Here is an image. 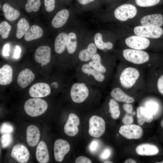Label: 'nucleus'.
I'll return each mask as SVG.
<instances>
[{
  "mask_svg": "<svg viewBox=\"0 0 163 163\" xmlns=\"http://www.w3.org/2000/svg\"><path fill=\"white\" fill-rule=\"evenodd\" d=\"M158 163H163V161H161V162H159Z\"/></svg>",
  "mask_w": 163,
  "mask_h": 163,
  "instance_id": "6e6d98bb",
  "label": "nucleus"
},
{
  "mask_svg": "<svg viewBox=\"0 0 163 163\" xmlns=\"http://www.w3.org/2000/svg\"><path fill=\"white\" fill-rule=\"evenodd\" d=\"M43 34V30L41 27L37 25H33L25 34L24 38L26 41H30L40 38Z\"/></svg>",
  "mask_w": 163,
  "mask_h": 163,
  "instance_id": "7c9ffc66",
  "label": "nucleus"
},
{
  "mask_svg": "<svg viewBox=\"0 0 163 163\" xmlns=\"http://www.w3.org/2000/svg\"><path fill=\"white\" fill-rule=\"evenodd\" d=\"M134 32L137 35L146 38L157 39L163 34V30L160 27L144 26H138L134 29Z\"/></svg>",
  "mask_w": 163,
  "mask_h": 163,
  "instance_id": "9d476101",
  "label": "nucleus"
},
{
  "mask_svg": "<svg viewBox=\"0 0 163 163\" xmlns=\"http://www.w3.org/2000/svg\"><path fill=\"white\" fill-rule=\"evenodd\" d=\"M136 112H135V111H133V115H135L136 114Z\"/></svg>",
  "mask_w": 163,
  "mask_h": 163,
  "instance_id": "5fc2aeb1",
  "label": "nucleus"
},
{
  "mask_svg": "<svg viewBox=\"0 0 163 163\" xmlns=\"http://www.w3.org/2000/svg\"><path fill=\"white\" fill-rule=\"evenodd\" d=\"M69 15V11L66 9L59 11L54 17L51 21L52 26L58 28L62 27L67 21Z\"/></svg>",
  "mask_w": 163,
  "mask_h": 163,
  "instance_id": "5701e85b",
  "label": "nucleus"
},
{
  "mask_svg": "<svg viewBox=\"0 0 163 163\" xmlns=\"http://www.w3.org/2000/svg\"><path fill=\"white\" fill-rule=\"evenodd\" d=\"M136 161L131 158L128 159L124 162L125 163H136Z\"/></svg>",
  "mask_w": 163,
  "mask_h": 163,
  "instance_id": "3c124183",
  "label": "nucleus"
},
{
  "mask_svg": "<svg viewBox=\"0 0 163 163\" xmlns=\"http://www.w3.org/2000/svg\"><path fill=\"white\" fill-rule=\"evenodd\" d=\"M89 124L88 133L91 136L98 138L104 133L105 123L102 118L97 116H93L90 118Z\"/></svg>",
  "mask_w": 163,
  "mask_h": 163,
  "instance_id": "6e6552de",
  "label": "nucleus"
},
{
  "mask_svg": "<svg viewBox=\"0 0 163 163\" xmlns=\"http://www.w3.org/2000/svg\"><path fill=\"white\" fill-rule=\"evenodd\" d=\"M126 45L130 48L137 50H145L150 46V41L147 38L138 35L129 37L125 40Z\"/></svg>",
  "mask_w": 163,
  "mask_h": 163,
  "instance_id": "9b49d317",
  "label": "nucleus"
},
{
  "mask_svg": "<svg viewBox=\"0 0 163 163\" xmlns=\"http://www.w3.org/2000/svg\"><path fill=\"white\" fill-rule=\"evenodd\" d=\"M36 156L37 161L40 163H47L49 160V155L46 143L41 141L37 148Z\"/></svg>",
  "mask_w": 163,
  "mask_h": 163,
  "instance_id": "b1692460",
  "label": "nucleus"
},
{
  "mask_svg": "<svg viewBox=\"0 0 163 163\" xmlns=\"http://www.w3.org/2000/svg\"><path fill=\"white\" fill-rule=\"evenodd\" d=\"M30 155V152L27 149L24 145L19 144L13 147L11 153V157L20 163L27 162Z\"/></svg>",
  "mask_w": 163,
  "mask_h": 163,
  "instance_id": "dca6fc26",
  "label": "nucleus"
},
{
  "mask_svg": "<svg viewBox=\"0 0 163 163\" xmlns=\"http://www.w3.org/2000/svg\"><path fill=\"white\" fill-rule=\"evenodd\" d=\"M94 40L95 44L99 50H110L113 48V43L110 41L104 42L102 35L99 32L95 34Z\"/></svg>",
  "mask_w": 163,
  "mask_h": 163,
  "instance_id": "2f4dec72",
  "label": "nucleus"
},
{
  "mask_svg": "<svg viewBox=\"0 0 163 163\" xmlns=\"http://www.w3.org/2000/svg\"><path fill=\"white\" fill-rule=\"evenodd\" d=\"M137 12V9L134 5L127 4L117 8L114 10V14L115 18L118 20L125 21L135 17Z\"/></svg>",
  "mask_w": 163,
  "mask_h": 163,
  "instance_id": "1a4fd4ad",
  "label": "nucleus"
},
{
  "mask_svg": "<svg viewBox=\"0 0 163 163\" xmlns=\"http://www.w3.org/2000/svg\"><path fill=\"white\" fill-rule=\"evenodd\" d=\"M35 75L30 69L26 68L22 70L19 73L17 82L21 88H24L30 84L34 80Z\"/></svg>",
  "mask_w": 163,
  "mask_h": 163,
  "instance_id": "412c9836",
  "label": "nucleus"
},
{
  "mask_svg": "<svg viewBox=\"0 0 163 163\" xmlns=\"http://www.w3.org/2000/svg\"><path fill=\"white\" fill-rule=\"evenodd\" d=\"M12 141L11 136L9 133L3 134L1 138L2 146L3 148H5L10 145Z\"/></svg>",
  "mask_w": 163,
  "mask_h": 163,
  "instance_id": "58836bf2",
  "label": "nucleus"
},
{
  "mask_svg": "<svg viewBox=\"0 0 163 163\" xmlns=\"http://www.w3.org/2000/svg\"><path fill=\"white\" fill-rule=\"evenodd\" d=\"M161 126L163 129V119L161 120L160 123Z\"/></svg>",
  "mask_w": 163,
  "mask_h": 163,
  "instance_id": "864d4df0",
  "label": "nucleus"
},
{
  "mask_svg": "<svg viewBox=\"0 0 163 163\" xmlns=\"http://www.w3.org/2000/svg\"><path fill=\"white\" fill-rule=\"evenodd\" d=\"M70 145L65 140L59 139L56 140L54 145V155L55 160L61 162L65 155L69 152Z\"/></svg>",
  "mask_w": 163,
  "mask_h": 163,
  "instance_id": "2eb2a0df",
  "label": "nucleus"
},
{
  "mask_svg": "<svg viewBox=\"0 0 163 163\" xmlns=\"http://www.w3.org/2000/svg\"><path fill=\"white\" fill-rule=\"evenodd\" d=\"M110 150L108 149H105L100 155L102 159H106L109 157L110 155Z\"/></svg>",
  "mask_w": 163,
  "mask_h": 163,
  "instance_id": "de8ad7c7",
  "label": "nucleus"
},
{
  "mask_svg": "<svg viewBox=\"0 0 163 163\" xmlns=\"http://www.w3.org/2000/svg\"><path fill=\"white\" fill-rule=\"evenodd\" d=\"M109 112L111 114L113 119L116 120L119 118L120 115V109L118 102L112 97L108 102Z\"/></svg>",
  "mask_w": 163,
  "mask_h": 163,
  "instance_id": "72a5a7b5",
  "label": "nucleus"
},
{
  "mask_svg": "<svg viewBox=\"0 0 163 163\" xmlns=\"http://www.w3.org/2000/svg\"><path fill=\"white\" fill-rule=\"evenodd\" d=\"M34 59L42 66L48 64L51 58V49L48 46H43L38 48L34 53Z\"/></svg>",
  "mask_w": 163,
  "mask_h": 163,
  "instance_id": "a211bd4d",
  "label": "nucleus"
},
{
  "mask_svg": "<svg viewBox=\"0 0 163 163\" xmlns=\"http://www.w3.org/2000/svg\"><path fill=\"white\" fill-rule=\"evenodd\" d=\"M30 28V25L28 21L24 18L20 19L17 25L16 36L17 38H21Z\"/></svg>",
  "mask_w": 163,
  "mask_h": 163,
  "instance_id": "473e14b6",
  "label": "nucleus"
},
{
  "mask_svg": "<svg viewBox=\"0 0 163 163\" xmlns=\"http://www.w3.org/2000/svg\"><path fill=\"white\" fill-rule=\"evenodd\" d=\"M119 132L122 136L128 139H139L142 137L143 133L140 126L132 124L122 126Z\"/></svg>",
  "mask_w": 163,
  "mask_h": 163,
  "instance_id": "ddd939ff",
  "label": "nucleus"
},
{
  "mask_svg": "<svg viewBox=\"0 0 163 163\" xmlns=\"http://www.w3.org/2000/svg\"><path fill=\"white\" fill-rule=\"evenodd\" d=\"M98 145V142L96 140H94L90 143L89 147V149L91 152H94L97 150Z\"/></svg>",
  "mask_w": 163,
  "mask_h": 163,
  "instance_id": "a18cd8bd",
  "label": "nucleus"
},
{
  "mask_svg": "<svg viewBox=\"0 0 163 163\" xmlns=\"http://www.w3.org/2000/svg\"><path fill=\"white\" fill-rule=\"evenodd\" d=\"M80 124V120L78 116L73 113H70L64 126V132L67 135L73 136L78 132V126Z\"/></svg>",
  "mask_w": 163,
  "mask_h": 163,
  "instance_id": "6ab92c4d",
  "label": "nucleus"
},
{
  "mask_svg": "<svg viewBox=\"0 0 163 163\" xmlns=\"http://www.w3.org/2000/svg\"><path fill=\"white\" fill-rule=\"evenodd\" d=\"M140 22L142 26L160 27L163 25V17L159 14L148 15L142 17Z\"/></svg>",
  "mask_w": 163,
  "mask_h": 163,
  "instance_id": "aec40b11",
  "label": "nucleus"
},
{
  "mask_svg": "<svg viewBox=\"0 0 163 163\" xmlns=\"http://www.w3.org/2000/svg\"><path fill=\"white\" fill-rule=\"evenodd\" d=\"M26 135L28 144L32 147L36 146L38 142L40 137V133L36 126L31 125L28 126L27 129Z\"/></svg>",
  "mask_w": 163,
  "mask_h": 163,
  "instance_id": "4be33fe9",
  "label": "nucleus"
},
{
  "mask_svg": "<svg viewBox=\"0 0 163 163\" xmlns=\"http://www.w3.org/2000/svg\"><path fill=\"white\" fill-rule=\"evenodd\" d=\"M56 0H44V7L46 11L51 12L55 9Z\"/></svg>",
  "mask_w": 163,
  "mask_h": 163,
  "instance_id": "ea45409f",
  "label": "nucleus"
},
{
  "mask_svg": "<svg viewBox=\"0 0 163 163\" xmlns=\"http://www.w3.org/2000/svg\"><path fill=\"white\" fill-rule=\"evenodd\" d=\"M41 5V0H26L24 8L28 12H36L39 10Z\"/></svg>",
  "mask_w": 163,
  "mask_h": 163,
  "instance_id": "f704fd0d",
  "label": "nucleus"
},
{
  "mask_svg": "<svg viewBox=\"0 0 163 163\" xmlns=\"http://www.w3.org/2000/svg\"><path fill=\"white\" fill-rule=\"evenodd\" d=\"M13 69L10 65L5 64L0 69V84L2 85H8L12 81Z\"/></svg>",
  "mask_w": 163,
  "mask_h": 163,
  "instance_id": "a878e982",
  "label": "nucleus"
},
{
  "mask_svg": "<svg viewBox=\"0 0 163 163\" xmlns=\"http://www.w3.org/2000/svg\"><path fill=\"white\" fill-rule=\"evenodd\" d=\"M78 48L77 35L75 33L71 32L68 34L66 42V49L70 55L76 53Z\"/></svg>",
  "mask_w": 163,
  "mask_h": 163,
  "instance_id": "bb28decb",
  "label": "nucleus"
},
{
  "mask_svg": "<svg viewBox=\"0 0 163 163\" xmlns=\"http://www.w3.org/2000/svg\"><path fill=\"white\" fill-rule=\"evenodd\" d=\"M152 99L150 98L146 101L143 106L153 115L158 111L159 105L157 101Z\"/></svg>",
  "mask_w": 163,
  "mask_h": 163,
  "instance_id": "c9c22d12",
  "label": "nucleus"
},
{
  "mask_svg": "<svg viewBox=\"0 0 163 163\" xmlns=\"http://www.w3.org/2000/svg\"><path fill=\"white\" fill-rule=\"evenodd\" d=\"M9 46L8 44L4 45L3 50V54L5 56H9Z\"/></svg>",
  "mask_w": 163,
  "mask_h": 163,
  "instance_id": "8fccbe9b",
  "label": "nucleus"
},
{
  "mask_svg": "<svg viewBox=\"0 0 163 163\" xmlns=\"http://www.w3.org/2000/svg\"><path fill=\"white\" fill-rule=\"evenodd\" d=\"M2 10L5 18L10 21L16 20L20 15L19 11L8 2L3 4L2 7Z\"/></svg>",
  "mask_w": 163,
  "mask_h": 163,
  "instance_id": "cd10ccee",
  "label": "nucleus"
},
{
  "mask_svg": "<svg viewBox=\"0 0 163 163\" xmlns=\"http://www.w3.org/2000/svg\"><path fill=\"white\" fill-rule=\"evenodd\" d=\"M97 49L94 42L89 43L86 47L81 49L77 55V66L79 63L90 61L93 56L97 53Z\"/></svg>",
  "mask_w": 163,
  "mask_h": 163,
  "instance_id": "4468645a",
  "label": "nucleus"
},
{
  "mask_svg": "<svg viewBox=\"0 0 163 163\" xmlns=\"http://www.w3.org/2000/svg\"><path fill=\"white\" fill-rule=\"evenodd\" d=\"M87 63L93 68L112 78L116 66L114 59L103 58L100 54L97 53Z\"/></svg>",
  "mask_w": 163,
  "mask_h": 163,
  "instance_id": "423d86ee",
  "label": "nucleus"
},
{
  "mask_svg": "<svg viewBox=\"0 0 163 163\" xmlns=\"http://www.w3.org/2000/svg\"><path fill=\"white\" fill-rule=\"evenodd\" d=\"M122 122L125 125H129L132 124L133 122V119L132 116H129V114L126 113L122 119Z\"/></svg>",
  "mask_w": 163,
  "mask_h": 163,
  "instance_id": "79ce46f5",
  "label": "nucleus"
},
{
  "mask_svg": "<svg viewBox=\"0 0 163 163\" xmlns=\"http://www.w3.org/2000/svg\"><path fill=\"white\" fill-rule=\"evenodd\" d=\"M51 92L49 85L46 83L39 82L33 85L29 89V93L33 98H40L48 95Z\"/></svg>",
  "mask_w": 163,
  "mask_h": 163,
  "instance_id": "f3484780",
  "label": "nucleus"
},
{
  "mask_svg": "<svg viewBox=\"0 0 163 163\" xmlns=\"http://www.w3.org/2000/svg\"><path fill=\"white\" fill-rule=\"evenodd\" d=\"M13 126L10 124L4 123L2 124L0 128V132L2 133H8L13 131Z\"/></svg>",
  "mask_w": 163,
  "mask_h": 163,
  "instance_id": "a19ab883",
  "label": "nucleus"
},
{
  "mask_svg": "<svg viewBox=\"0 0 163 163\" xmlns=\"http://www.w3.org/2000/svg\"><path fill=\"white\" fill-rule=\"evenodd\" d=\"M24 108L26 113L31 117H36L43 114L48 108V104L44 100L34 98L27 100Z\"/></svg>",
  "mask_w": 163,
  "mask_h": 163,
  "instance_id": "0eeeda50",
  "label": "nucleus"
},
{
  "mask_svg": "<svg viewBox=\"0 0 163 163\" xmlns=\"http://www.w3.org/2000/svg\"><path fill=\"white\" fill-rule=\"evenodd\" d=\"M137 154L141 155L153 156L157 155L159 149L156 145L149 143L140 144L136 149Z\"/></svg>",
  "mask_w": 163,
  "mask_h": 163,
  "instance_id": "393cba45",
  "label": "nucleus"
},
{
  "mask_svg": "<svg viewBox=\"0 0 163 163\" xmlns=\"http://www.w3.org/2000/svg\"><path fill=\"white\" fill-rule=\"evenodd\" d=\"M145 71L120 61L116 66L112 84L132 96L142 94L147 92Z\"/></svg>",
  "mask_w": 163,
  "mask_h": 163,
  "instance_id": "f257e3e1",
  "label": "nucleus"
},
{
  "mask_svg": "<svg viewBox=\"0 0 163 163\" xmlns=\"http://www.w3.org/2000/svg\"><path fill=\"white\" fill-rule=\"evenodd\" d=\"M78 3L82 6L88 5L93 3L96 0H76Z\"/></svg>",
  "mask_w": 163,
  "mask_h": 163,
  "instance_id": "49530a36",
  "label": "nucleus"
},
{
  "mask_svg": "<svg viewBox=\"0 0 163 163\" xmlns=\"http://www.w3.org/2000/svg\"><path fill=\"white\" fill-rule=\"evenodd\" d=\"M104 163H112V162L110 161H106L103 162Z\"/></svg>",
  "mask_w": 163,
  "mask_h": 163,
  "instance_id": "603ef678",
  "label": "nucleus"
},
{
  "mask_svg": "<svg viewBox=\"0 0 163 163\" xmlns=\"http://www.w3.org/2000/svg\"><path fill=\"white\" fill-rule=\"evenodd\" d=\"M76 80L97 87L106 88L112 79L90 66L87 62L79 64L75 69Z\"/></svg>",
  "mask_w": 163,
  "mask_h": 163,
  "instance_id": "7ed1b4c3",
  "label": "nucleus"
},
{
  "mask_svg": "<svg viewBox=\"0 0 163 163\" xmlns=\"http://www.w3.org/2000/svg\"><path fill=\"white\" fill-rule=\"evenodd\" d=\"M120 54V62L145 70L163 67V57L151 56L145 50L126 48Z\"/></svg>",
  "mask_w": 163,
  "mask_h": 163,
  "instance_id": "f03ea898",
  "label": "nucleus"
},
{
  "mask_svg": "<svg viewBox=\"0 0 163 163\" xmlns=\"http://www.w3.org/2000/svg\"><path fill=\"white\" fill-rule=\"evenodd\" d=\"M99 88H100L76 80L70 86V95L73 102L76 104H81L86 100L91 92Z\"/></svg>",
  "mask_w": 163,
  "mask_h": 163,
  "instance_id": "20e7f679",
  "label": "nucleus"
},
{
  "mask_svg": "<svg viewBox=\"0 0 163 163\" xmlns=\"http://www.w3.org/2000/svg\"><path fill=\"white\" fill-rule=\"evenodd\" d=\"M161 0H135L136 4L141 7L152 6L158 4Z\"/></svg>",
  "mask_w": 163,
  "mask_h": 163,
  "instance_id": "4c0bfd02",
  "label": "nucleus"
},
{
  "mask_svg": "<svg viewBox=\"0 0 163 163\" xmlns=\"http://www.w3.org/2000/svg\"><path fill=\"white\" fill-rule=\"evenodd\" d=\"M21 52V49L20 46H17L14 50V58L17 59L20 56Z\"/></svg>",
  "mask_w": 163,
  "mask_h": 163,
  "instance_id": "09e8293b",
  "label": "nucleus"
},
{
  "mask_svg": "<svg viewBox=\"0 0 163 163\" xmlns=\"http://www.w3.org/2000/svg\"><path fill=\"white\" fill-rule=\"evenodd\" d=\"M110 89V97L117 102L132 104L136 101L133 96L128 94L120 87L112 83Z\"/></svg>",
  "mask_w": 163,
  "mask_h": 163,
  "instance_id": "f8f14e48",
  "label": "nucleus"
},
{
  "mask_svg": "<svg viewBox=\"0 0 163 163\" xmlns=\"http://www.w3.org/2000/svg\"><path fill=\"white\" fill-rule=\"evenodd\" d=\"M68 34L61 32L57 36L54 42V50L58 54H61L66 50V42Z\"/></svg>",
  "mask_w": 163,
  "mask_h": 163,
  "instance_id": "c85d7f7f",
  "label": "nucleus"
},
{
  "mask_svg": "<svg viewBox=\"0 0 163 163\" xmlns=\"http://www.w3.org/2000/svg\"><path fill=\"white\" fill-rule=\"evenodd\" d=\"M123 108L126 113L133 114V107L131 104L124 103L123 105Z\"/></svg>",
  "mask_w": 163,
  "mask_h": 163,
  "instance_id": "37998d69",
  "label": "nucleus"
},
{
  "mask_svg": "<svg viewBox=\"0 0 163 163\" xmlns=\"http://www.w3.org/2000/svg\"><path fill=\"white\" fill-rule=\"evenodd\" d=\"M11 29V25L7 21H3L0 23V34L3 39L8 38Z\"/></svg>",
  "mask_w": 163,
  "mask_h": 163,
  "instance_id": "e433bc0d",
  "label": "nucleus"
},
{
  "mask_svg": "<svg viewBox=\"0 0 163 163\" xmlns=\"http://www.w3.org/2000/svg\"><path fill=\"white\" fill-rule=\"evenodd\" d=\"M146 83L147 91L163 97V67L147 70Z\"/></svg>",
  "mask_w": 163,
  "mask_h": 163,
  "instance_id": "39448f33",
  "label": "nucleus"
},
{
  "mask_svg": "<svg viewBox=\"0 0 163 163\" xmlns=\"http://www.w3.org/2000/svg\"><path fill=\"white\" fill-rule=\"evenodd\" d=\"M76 163H91V160L88 158L84 156H80L77 157L75 161Z\"/></svg>",
  "mask_w": 163,
  "mask_h": 163,
  "instance_id": "c03bdc74",
  "label": "nucleus"
},
{
  "mask_svg": "<svg viewBox=\"0 0 163 163\" xmlns=\"http://www.w3.org/2000/svg\"><path fill=\"white\" fill-rule=\"evenodd\" d=\"M138 123L140 125H143L145 122L149 123L153 119V115L144 106H140L136 110Z\"/></svg>",
  "mask_w": 163,
  "mask_h": 163,
  "instance_id": "c756f323",
  "label": "nucleus"
}]
</instances>
